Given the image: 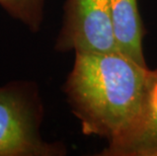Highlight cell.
Listing matches in <instances>:
<instances>
[{"instance_id":"6da1fadb","label":"cell","mask_w":157,"mask_h":156,"mask_svg":"<svg viewBox=\"0 0 157 156\" xmlns=\"http://www.w3.org/2000/svg\"><path fill=\"white\" fill-rule=\"evenodd\" d=\"M148 70L120 51L76 52L63 89L83 134L120 137L140 111Z\"/></svg>"},{"instance_id":"8992f818","label":"cell","mask_w":157,"mask_h":156,"mask_svg":"<svg viewBox=\"0 0 157 156\" xmlns=\"http://www.w3.org/2000/svg\"><path fill=\"white\" fill-rule=\"evenodd\" d=\"M0 5L32 32H38L44 19V0H0Z\"/></svg>"},{"instance_id":"5b68a950","label":"cell","mask_w":157,"mask_h":156,"mask_svg":"<svg viewBox=\"0 0 157 156\" xmlns=\"http://www.w3.org/2000/svg\"><path fill=\"white\" fill-rule=\"evenodd\" d=\"M111 16L119 51L142 66H147L143 54L145 29L137 0H109Z\"/></svg>"},{"instance_id":"3957f363","label":"cell","mask_w":157,"mask_h":156,"mask_svg":"<svg viewBox=\"0 0 157 156\" xmlns=\"http://www.w3.org/2000/svg\"><path fill=\"white\" fill-rule=\"evenodd\" d=\"M57 51L109 53L119 51L109 0H66Z\"/></svg>"},{"instance_id":"7a4b0ae2","label":"cell","mask_w":157,"mask_h":156,"mask_svg":"<svg viewBox=\"0 0 157 156\" xmlns=\"http://www.w3.org/2000/svg\"><path fill=\"white\" fill-rule=\"evenodd\" d=\"M43 108L34 86L13 82L0 87V156H58L62 144L40 134Z\"/></svg>"},{"instance_id":"277c9868","label":"cell","mask_w":157,"mask_h":156,"mask_svg":"<svg viewBox=\"0 0 157 156\" xmlns=\"http://www.w3.org/2000/svg\"><path fill=\"white\" fill-rule=\"evenodd\" d=\"M101 155L157 156V68L147 73L141 108L131 126Z\"/></svg>"}]
</instances>
